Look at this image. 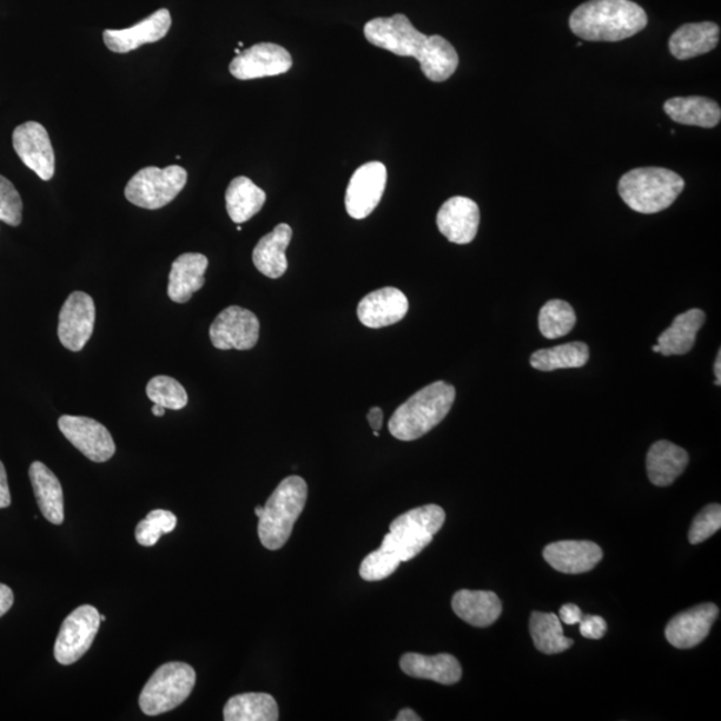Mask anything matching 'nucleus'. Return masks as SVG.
<instances>
[{"label":"nucleus","instance_id":"nucleus-1","mask_svg":"<svg viewBox=\"0 0 721 721\" xmlns=\"http://www.w3.org/2000/svg\"><path fill=\"white\" fill-rule=\"evenodd\" d=\"M368 42L399 57H413L429 81L445 82L459 68V54L445 38L422 34L407 16L375 18L365 24Z\"/></svg>","mask_w":721,"mask_h":721},{"label":"nucleus","instance_id":"nucleus-2","mask_svg":"<svg viewBox=\"0 0 721 721\" xmlns=\"http://www.w3.org/2000/svg\"><path fill=\"white\" fill-rule=\"evenodd\" d=\"M647 12L631 0H590L569 18L573 34L588 42H620L643 31Z\"/></svg>","mask_w":721,"mask_h":721},{"label":"nucleus","instance_id":"nucleus-3","mask_svg":"<svg viewBox=\"0 0 721 721\" xmlns=\"http://www.w3.org/2000/svg\"><path fill=\"white\" fill-rule=\"evenodd\" d=\"M454 400L455 389L451 383H430L397 408L389 421V432L397 440H419L445 419Z\"/></svg>","mask_w":721,"mask_h":721},{"label":"nucleus","instance_id":"nucleus-4","mask_svg":"<svg viewBox=\"0 0 721 721\" xmlns=\"http://www.w3.org/2000/svg\"><path fill=\"white\" fill-rule=\"evenodd\" d=\"M444 522L445 511L439 505L414 508L392 521L379 551L399 568L401 562L420 554L433 541Z\"/></svg>","mask_w":721,"mask_h":721},{"label":"nucleus","instance_id":"nucleus-5","mask_svg":"<svg viewBox=\"0 0 721 721\" xmlns=\"http://www.w3.org/2000/svg\"><path fill=\"white\" fill-rule=\"evenodd\" d=\"M685 188L683 178L664 168L628 171L619 182L621 200L641 214H657L672 207Z\"/></svg>","mask_w":721,"mask_h":721},{"label":"nucleus","instance_id":"nucleus-6","mask_svg":"<svg viewBox=\"0 0 721 721\" xmlns=\"http://www.w3.org/2000/svg\"><path fill=\"white\" fill-rule=\"evenodd\" d=\"M307 500L306 480L290 475L281 481L263 507L261 518H258V535L264 548L277 551L287 544Z\"/></svg>","mask_w":721,"mask_h":721},{"label":"nucleus","instance_id":"nucleus-7","mask_svg":"<svg viewBox=\"0 0 721 721\" xmlns=\"http://www.w3.org/2000/svg\"><path fill=\"white\" fill-rule=\"evenodd\" d=\"M196 680L194 668L187 663L163 664L144 685L139 707L148 717L173 711L193 692Z\"/></svg>","mask_w":721,"mask_h":721},{"label":"nucleus","instance_id":"nucleus-8","mask_svg":"<svg viewBox=\"0 0 721 721\" xmlns=\"http://www.w3.org/2000/svg\"><path fill=\"white\" fill-rule=\"evenodd\" d=\"M188 183V171L181 167L144 168L131 178L124 189L128 201L138 208L158 210L173 202Z\"/></svg>","mask_w":721,"mask_h":721},{"label":"nucleus","instance_id":"nucleus-9","mask_svg":"<svg viewBox=\"0 0 721 721\" xmlns=\"http://www.w3.org/2000/svg\"><path fill=\"white\" fill-rule=\"evenodd\" d=\"M101 623V614L91 605L79 607L66 618L56 641L58 663L71 665L83 658L94 643Z\"/></svg>","mask_w":721,"mask_h":721},{"label":"nucleus","instance_id":"nucleus-10","mask_svg":"<svg viewBox=\"0 0 721 721\" xmlns=\"http://www.w3.org/2000/svg\"><path fill=\"white\" fill-rule=\"evenodd\" d=\"M210 340L220 350H250L260 339V321L248 309L229 307L210 327Z\"/></svg>","mask_w":721,"mask_h":721},{"label":"nucleus","instance_id":"nucleus-11","mask_svg":"<svg viewBox=\"0 0 721 721\" xmlns=\"http://www.w3.org/2000/svg\"><path fill=\"white\" fill-rule=\"evenodd\" d=\"M58 427L64 438L91 461L106 462L116 454V442L101 422L89 417L62 415Z\"/></svg>","mask_w":721,"mask_h":721},{"label":"nucleus","instance_id":"nucleus-12","mask_svg":"<svg viewBox=\"0 0 721 721\" xmlns=\"http://www.w3.org/2000/svg\"><path fill=\"white\" fill-rule=\"evenodd\" d=\"M387 180L388 171L381 162H369L357 169L347 190L348 214L354 220L372 214L385 191Z\"/></svg>","mask_w":721,"mask_h":721},{"label":"nucleus","instance_id":"nucleus-13","mask_svg":"<svg viewBox=\"0 0 721 721\" xmlns=\"http://www.w3.org/2000/svg\"><path fill=\"white\" fill-rule=\"evenodd\" d=\"M293 59L287 49L276 43H258L243 50L230 63V74L241 81L276 77L292 69Z\"/></svg>","mask_w":721,"mask_h":721},{"label":"nucleus","instance_id":"nucleus-14","mask_svg":"<svg viewBox=\"0 0 721 721\" xmlns=\"http://www.w3.org/2000/svg\"><path fill=\"white\" fill-rule=\"evenodd\" d=\"M12 147L21 161L43 181L56 174V153L49 132L38 122H26L14 130Z\"/></svg>","mask_w":721,"mask_h":721},{"label":"nucleus","instance_id":"nucleus-15","mask_svg":"<svg viewBox=\"0 0 721 721\" xmlns=\"http://www.w3.org/2000/svg\"><path fill=\"white\" fill-rule=\"evenodd\" d=\"M94 300L83 292L71 293L59 313V340L71 352H81L94 332Z\"/></svg>","mask_w":721,"mask_h":721},{"label":"nucleus","instance_id":"nucleus-16","mask_svg":"<svg viewBox=\"0 0 721 721\" xmlns=\"http://www.w3.org/2000/svg\"><path fill=\"white\" fill-rule=\"evenodd\" d=\"M171 28V16L168 9H161L151 14L142 22L132 28L123 30H106L103 32L104 44L112 52L126 54L134 51L143 44L156 43L168 36Z\"/></svg>","mask_w":721,"mask_h":721},{"label":"nucleus","instance_id":"nucleus-17","mask_svg":"<svg viewBox=\"0 0 721 721\" xmlns=\"http://www.w3.org/2000/svg\"><path fill=\"white\" fill-rule=\"evenodd\" d=\"M480 227L479 204L467 197H453L442 204L438 214V228L448 241L471 243Z\"/></svg>","mask_w":721,"mask_h":721},{"label":"nucleus","instance_id":"nucleus-18","mask_svg":"<svg viewBox=\"0 0 721 721\" xmlns=\"http://www.w3.org/2000/svg\"><path fill=\"white\" fill-rule=\"evenodd\" d=\"M719 617L712 603L700 604L674 617L665 628V638L679 650H690L703 641Z\"/></svg>","mask_w":721,"mask_h":721},{"label":"nucleus","instance_id":"nucleus-19","mask_svg":"<svg viewBox=\"0 0 721 721\" xmlns=\"http://www.w3.org/2000/svg\"><path fill=\"white\" fill-rule=\"evenodd\" d=\"M409 310L407 296L395 288H383L370 293L359 303L357 314L362 326L380 329L403 320Z\"/></svg>","mask_w":721,"mask_h":721},{"label":"nucleus","instance_id":"nucleus-20","mask_svg":"<svg viewBox=\"0 0 721 721\" xmlns=\"http://www.w3.org/2000/svg\"><path fill=\"white\" fill-rule=\"evenodd\" d=\"M544 559L555 571L580 574L592 571L603 559V551L591 541H559L545 547Z\"/></svg>","mask_w":721,"mask_h":721},{"label":"nucleus","instance_id":"nucleus-21","mask_svg":"<svg viewBox=\"0 0 721 721\" xmlns=\"http://www.w3.org/2000/svg\"><path fill=\"white\" fill-rule=\"evenodd\" d=\"M209 267L208 257L200 253H184L171 264L169 276V299L187 303L204 284V273Z\"/></svg>","mask_w":721,"mask_h":721},{"label":"nucleus","instance_id":"nucleus-22","mask_svg":"<svg viewBox=\"0 0 721 721\" xmlns=\"http://www.w3.org/2000/svg\"><path fill=\"white\" fill-rule=\"evenodd\" d=\"M400 667L410 678L432 680L444 685L459 683L462 678L459 660L449 653H440L435 657L407 653L401 658Z\"/></svg>","mask_w":721,"mask_h":721},{"label":"nucleus","instance_id":"nucleus-23","mask_svg":"<svg viewBox=\"0 0 721 721\" xmlns=\"http://www.w3.org/2000/svg\"><path fill=\"white\" fill-rule=\"evenodd\" d=\"M292 237V228L287 223H280L271 233L261 238L253 250L254 267L260 273L271 280H277L287 273V249Z\"/></svg>","mask_w":721,"mask_h":721},{"label":"nucleus","instance_id":"nucleus-24","mask_svg":"<svg viewBox=\"0 0 721 721\" xmlns=\"http://www.w3.org/2000/svg\"><path fill=\"white\" fill-rule=\"evenodd\" d=\"M719 41L720 28L717 23H688L673 32L670 51L679 61H687L717 49Z\"/></svg>","mask_w":721,"mask_h":721},{"label":"nucleus","instance_id":"nucleus-25","mask_svg":"<svg viewBox=\"0 0 721 721\" xmlns=\"http://www.w3.org/2000/svg\"><path fill=\"white\" fill-rule=\"evenodd\" d=\"M690 455L683 448L661 440L654 442L647 455L648 478L653 485L668 487L684 473Z\"/></svg>","mask_w":721,"mask_h":721},{"label":"nucleus","instance_id":"nucleus-26","mask_svg":"<svg viewBox=\"0 0 721 721\" xmlns=\"http://www.w3.org/2000/svg\"><path fill=\"white\" fill-rule=\"evenodd\" d=\"M30 480L34 489L39 509L51 524L61 525L64 521V501L61 482L41 461L32 462Z\"/></svg>","mask_w":721,"mask_h":721},{"label":"nucleus","instance_id":"nucleus-27","mask_svg":"<svg viewBox=\"0 0 721 721\" xmlns=\"http://www.w3.org/2000/svg\"><path fill=\"white\" fill-rule=\"evenodd\" d=\"M452 608L461 620L478 628L492 625L502 612L501 600L491 591H459L453 597Z\"/></svg>","mask_w":721,"mask_h":721},{"label":"nucleus","instance_id":"nucleus-28","mask_svg":"<svg viewBox=\"0 0 721 721\" xmlns=\"http://www.w3.org/2000/svg\"><path fill=\"white\" fill-rule=\"evenodd\" d=\"M664 111L673 122L687 126H699L703 129L717 128L721 119L718 102L705 97H678L668 99Z\"/></svg>","mask_w":721,"mask_h":721},{"label":"nucleus","instance_id":"nucleus-29","mask_svg":"<svg viewBox=\"0 0 721 721\" xmlns=\"http://www.w3.org/2000/svg\"><path fill=\"white\" fill-rule=\"evenodd\" d=\"M705 313L700 309H691L674 319L672 326L661 333L658 339L660 353L663 356H684L690 353L699 330L703 328Z\"/></svg>","mask_w":721,"mask_h":721},{"label":"nucleus","instance_id":"nucleus-30","mask_svg":"<svg viewBox=\"0 0 721 721\" xmlns=\"http://www.w3.org/2000/svg\"><path fill=\"white\" fill-rule=\"evenodd\" d=\"M227 210L230 220L241 224L248 222L256 214L260 213L267 193L248 177H237L230 182L227 190Z\"/></svg>","mask_w":721,"mask_h":721},{"label":"nucleus","instance_id":"nucleus-31","mask_svg":"<svg viewBox=\"0 0 721 721\" xmlns=\"http://www.w3.org/2000/svg\"><path fill=\"white\" fill-rule=\"evenodd\" d=\"M277 701L269 693H242L231 698L223 708L227 721H277Z\"/></svg>","mask_w":721,"mask_h":721},{"label":"nucleus","instance_id":"nucleus-32","mask_svg":"<svg viewBox=\"0 0 721 721\" xmlns=\"http://www.w3.org/2000/svg\"><path fill=\"white\" fill-rule=\"evenodd\" d=\"M590 360V348L587 343L575 341L549 349H540L531 357V365L540 372H553L559 369H578Z\"/></svg>","mask_w":721,"mask_h":721},{"label":"nucleus","instance_id":"nucleus-33","mask_svg":"<svg viewBox=\"0 0 721 721\" xmlns=\"http://www.w3.org/2000/svg\"><path fill=\"white\" fill-rule=\"evenodd\" d=\"M534 647L545 654L565 652L574 643L564 637L561 620L554 613L533 612L529 623Z\"/></svg>","mask_w":721,"mask_h":721},{"label":"nucleus","instance_id":"nucleus-34","mask_svg":"<svg viewBox=\"0 0 721 721\" xmlns=\"http://www.w3.org/2000/svg\"><path fill=\"white\" fill-rule=\"evenodd\" d=\"M575 321L573 308L561 300L548 301L539 314L540 332L548 340H558L571 333Z\"/></svg>","mask_w":721,"mask_h":721},{"label":"nucleus","instance_id":"nucleus-35","mask_svg":"<svg viewBox=\"0 0 721 721\" xmlns=\"http://www.w3.org/2000/svg\"><path fill=\"white\" fill-rule=\"evenodd\" d=\"M149 400L164 409L181 410L188 405L187 390L173 377L157 375L148 383Z\"/></svg>","mask_w":721,"mask_h":721},{"label":"nucleus","instance_id":"nucleus-36","mask_svg":"<svg viewBox=\"0 0 721 721\" xmlns=\"http://www.w3.org/2000/svg\"><path fill=\"white\" fill-rule=\"evenodd\" d=\"M177 527V515L163 509H156L148 518L139 522L136 529V539L139 545L153 547L160 541L162 534L173 532Z\"/></svg>","mask_w":721,"mask_h":721},{"label":"nucleus","instance_id":"nucleus-37","mask_svg":"<svg viewBox=\"0 0 721 721\" xmlns=\"http://www.w3.org/2000/svg\"><path fill=\"white\" fill-rule=\"evenodd\" d=\"M23 202L14 184L0 176V221L19 227L22 223Z\"/></svg>","mask_w":721,"mask_h":721},{"label":"nucleus","instance_id":"nucleus-38","mask_svg":"<svg viewBox=\"0 0 721 721\" xmlns=\"http://www.w3.org/2000/svg\"><path fill=\"white\" fill-rule=\"evenodd\" d=\"M720 528L721 507L719 504L708 505L693 520L688 539L692 545H698L720 531Z\"/></svg>","mask_w":721,"mask_h":721},{"label":"nucleus","instance_id":"nucleus-39","mask_svg":"<svg viewBox=\"0 0 721 721\" xmlns=\"http://www.w3.org/2000/svg\"><path fill=\"white\" fill-rule=\"evenodd\" d=\"M579 624L581 637L585 639H603L608 631L607 621L603 618L593 617V614H587V617L583 614Z\"/></svg>","mask_w":721,"mask_h":721},{"label":"nucleus","instance_id":"nucleus-40","mask_svg":"<svg viewBox=\"0 0 721 721\" xmlns=\"http://www.w3.org/2000/svg\"><path fill=\"white\" fill-rule=\"evenodd\" d=\"M583 618V611L575 604H565L560 608V620L567 625H575Z\"/></svg>","mask_w":721,"mask_h":721},{"label":"nucleus","instance_id":"nucleus-41","mask_svg":"<svg viewBox=\"0 0 721 721\" xmlns=\"http://www.w3.org/2000/svg\"><path fill=\"white\" fill-rule=\"evenodd\" d=\"M11 504V494L8 482V473L3 462L0 461V509L9 508Z\"/></svg>","mask_w":721,"mask_h":721},{"label":"nucleus","instance_id":"nucleus-42","mask_svg":"<svg viewBox=\"0 0 721 721\" xmlns=\"http://www.w3.org/2000/svg\"><path fill=\"white\" fill-rule=\"evenodd\" d=\"M12 604H14V593L11 588L0 584V618L11 610Z\"/></svg>","mask_w":721,"mask_h":721},{"label":"nucleus","instance_id":"nucleus-43","mask_svg":"<svg viewBox=\"0 0 721 721\" xmlns=\"http://www.w3.org/2000/svg\"><path fill=\"white\" fill-rule=\"evenodd\" d=\"M368 421L370 423V427L374 430V432H380L382 428V421H383V412L382 409L379 407H374L369 410L368 414Z\"/></svg>","mask_w":721,"mask_h":721},{"label":"nucleus","instance_id":"nucleus-44","mask_svg":"<svg viewBox=\"0 0 721 721\" xmlns=\"http://www.w3.org/2000/svg\"><path fill=\"white\" fill-rule=\"evenodd\" d=\"M395 721H421V718L410 708H405L397 714Z\"/></svg>","mask_w":721,"mask_h":721},{"label":"nucleus","instance_id":"nucleus-45","mask_svg":"<svg viewBox=\"0 0 721 721\" xmlns=\"http://www.w3.org/2000/svg\"><path fill=\"white\" fill-rule=\"evenodd\" d=\"M721 352L718 353V359L717 362H714V375H717V383L718 387L721 385Z\"/></svg>","mask_w":721,"mask_h":721},{"label":"nucleus","instance_id":"nucleus-46","mask_svg":"<svg viewBox=\"0 0 721 721\" xmlns=\"http://www.w3.org/2000/svg\"><path fill=\"white\" fill-rule=\"evenodd\" d=\"M164 410L167 409H164L161 405H157V403H154V407L153 409H151V412H153V414L157 417H162L164 414Z\"/></svg>","mask_w":721,"mask_h":721},{"label":"nucleus","instance_id":"nucleus-47","mask_svg":"<svg viewBox=\"0 0 721 721\" xmlns=\"http://www.w3.org/2000/svg\"><path fill=\"white\" fill-rule=\"evenodd\" d=\"M262 511H263V507H256L254 512L257 518H261Z\"/></svg>","mask_w":721,"mask_h":721},{"label":"nucleus","instance_id":"nucleus-48","mask_svg":"<svg viewBox=\"0 0 721 721\" xmlns=\"http://www.w3.org/2000/svg\"><path fill=\"white\" fill-rule=\"evenodd\" d=\"M652 350H653L654 353H660V348H659V346H654V347L652 348Z\"/></svg>","mask_w":721,"mask_h":721},{"label":"nucleus","instance_id":"nucleus-49","mask_svg":"<svg viewBox=\"0 0 721 721\" xmlns=\"http://www.w3.org/2000/svg\"><path fill=\"white\" fill-rule=\"evenodd\" d=\"M101 621H106V617H103V614H102V617H101Z\"/></svg>","mask_w":721,"mask_h":721}]
</instances>
